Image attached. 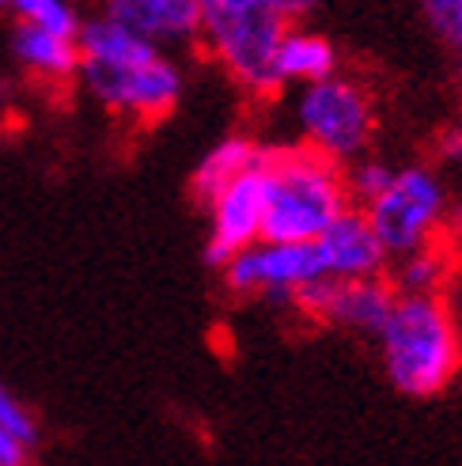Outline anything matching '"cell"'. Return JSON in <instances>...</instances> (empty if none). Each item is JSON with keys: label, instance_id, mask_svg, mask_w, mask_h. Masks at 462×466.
Masks as SVG:
<instances>
[{"label": "cell", "instance_id": "obj_1", "mask_svg": "<svg viewBox=\"0 0 462 466\" xmlns=\"http://www.w3.org/2000/svg\"><path fill=\"white\" fill-rule=\"evenodd\" d=\"M80 84L103 110L152 126L178 106L186 76L167 46L99 15L80 27Z\"/></svg>", "mask_w": 462, "mask_h": 466}, {"label": "cell", "instance_id": "obj_2", "mask_svg": "<svg viewBox=\"0 0 462 466\" xmlns=\"http://www.w3.org/2000/svg\"><path fill=\"white\" fill-rule=\"evenodd\" d=\"M387 383L406 399H436L462 371V338L447 292H395L376 330Z\"/></svg>", "mask_w": 462, "mask_h": 466}, {"label": "cell", "instance_id": "obj_3", "mask_svg": "<svg viewBox=\"0 0 462 466\" xmlns=\"http://www.w3.org/2000/svg\"><path fill=\"white\" fill-rule=\"evenodd\" d=\"M266 239L315 243L341 213L353 208L349 171L307 145L266 148Z\"/></svg>", "mask_w": 462, "mask_h": 466}, {"label": "cell", "instance_id": "obj_4", "mask_svg": "<svg viewBox=\"0 0 462 466\" xmlns=\"http://www.w3.org/2000/svg\"><path fill=\"white\" fill-rule=\"evenodd\" d=\"M357 208L376 228L390 258H398L406 250L447 239V228L455 217V190L447 175L440 171V163L409 159V163H390L383 186Z\"/></svg>", "mask_w": 462, "mask_h": 466}, {"label": "cell", "instance_id": "obj_5", "mask_svg": "<svg viewBox=\"0 0 462 466\" xmlns=\"http://www.w3.org/2000/svg\"><path fill=\"white\" fill-rule=\"evenodd\" d=\"M285 31L288 19L269 0H201V46L254 99L281 91L276 46Z\"/></svg>", "mask_w": 462, "mask_h": 466}, {"label": "cell", "instance_id": "obj_6", "mask_svg": "<svg viewBox=\"0 0 462 466\" xmlns=\"http://www.w3.org/2000/svg\"><path fill=\"white\" fill-rule=\"evenodd\" d=\"M292 91V129L299 145L337 159L341 167L372 152L379 137V103L376 91L360 76L337 68V73Z\"/></svg>", "mask_w": 462, "mask_h": 466}, {"label": "cell", "instance_id": "obj_7", "mask_svg": "<svg viewBox=\"0 0 462 466\" xmlns=\"http://www.w3.org/2000/svg\"><path fill=\"white\" fill-rule=\"evenodd\" d=\"M220 273L231 296L269 299V304H288V308H296V299L326 277L315 243L266 239V236L243 247L239 254H231L220 266Z\"/></svg>", "mask_w": 462, "mask_h": 466}, {"label": "cell", "instance_id": "obj_8", "mask_svg": "<svg viewBox=\"0 0 462 466\" xmlns=\"http://www.w3.org/2000/svg\"><path fill=\"white\" fill-rule=\"evenodd\" d=\"M395 304V285L383 277H322L304 296L296 299V311L307 319L334 326L345 334H367L376 338L379 322Z\"/></svg>", "mask_w": 462, "mask_h": 466}, {"label": "cell", "instance_id": "obj_9", "mask_svg": "<svg viewBox=\"0 0 462 466\" xmlns=\"http://www.w3.org/2000/svg\"><path fill=\"white\" fill-rule=\"evenodd\" d=\"M205 258L216 269L239 254L243 247L258 243L266 231V178H262V163L250 167L246 175L224 182L216 194L205 198Z\"/></svg>", "mask_w": 462, "mask_h": 466}, {"label": "cell", "instance_id": "obj_10", "mask_svg": "<svg viewBox=\"0 0 462 466\" xmlns=\"http://www.w3.org/2000/svg\"><path fill=\"white\" fill-rule=\"evenodd\" d=\"M315 250L326 277H383L390 266L387 247L379 243L376 228L367 224V217L357 205L322 231L315 239Z\"/></svg>", "mask_w": 462, "mask_h": 466}, {"label": "cell", "instance_id": "obj_11", "mask_svg": "<svg viewBox=\"0 0 462 466\" xmlns=\"http://www.w3.org/2000/svg\"><path fill=\"white\" fill-rule=\"evenodd\" d=\"M103 15L167 50L201 42V0H103Z\"/></svg>", "mask_w": 462, "mask_h": 466}, {"label": "cell", "instance_id": "obj_12", "mask_svg": "<svg viewBox=\"0 0 462 466\" xmlns=\"http://www.w3.org/2000/svg\"><path fill=\"white\" fill-rule=\"evenodd\" d=\"M12 50L27 73L50 84H65L80 73V35H57V31L38 27V23L19 19Z\"/></svg>", "mask_w": 462, "mask_h": 466}, {"label": "cell", "instance_id": "obj_13", "mask_svg": "<svg viewBox=\"0 0 462 466\" xmlns=\"http://www.w3.org/2000/svg\"><path fill=\"white\" fill-rule=\"evenodd\" d=\"M341 68L337 46L311 27H299V23H288V31L276 46V80L285 87H304L311 80H322Z\"/></svg>", "mask_w": 462, "mask_h": 466}, {"label": "cell", "instance_id": "obj_14", "mask_svg": "<svg viewBox=\"0 0 462 466\" xmlns=\"http://www.w3.org/2000/svg\"><path fill=\"white\" fill-rule=\"evenodd\" d=\"M455 269H458V254L451 250L447 239H440L390 258L387 281L395 285V292H447Z\"/></svg>", "mask_w": 462, "mask_h": 466}, {"label": "cell", "instance_id": "obj_15", "mask_svg": "<svg viewBox=\"0 0 462 466\" xmlns=\"http://www.w3.org/2000/svg\"><path fill=\"white\" fill-rule=\"evenodd\" d=\"M262 159H266V148L254 141V137H246V133L224 137L220 145H213L209 152L201 156L197 171H194V194L205 201L209 194H216L224 182L246 175L250 167H258Z\"/></svg>", "mask_w": 462, "mask_h": 466}, {"label": "cell", "instance_id": "obj_16", "mask_svg": "<svg viewBox=\"0 0 462 466\" xmlns=\"http://www.w3.org/2000/svg\"><path fill=\"white\" fill-rule=\"evenodd\" d=\"M8 8L27 19V23H38L45 31H57V35H80V15L68 0H8Z\"/></svg>", "mask_w": 462, "mask_h": 466}, {"label": "cell", "instance_id": "obj_17", "mask_svg": "<svg viewBox=\"0 0 462 466\" xmlns=\"http://www.w3.org/2000/svg\"><path fill=\"white\" fill-rule=\"evenodd\" d=\"M0 425H5L15 440H23L27 448H35V444H38V425H35L31 410L23 406L5 383H0Z\"/></svg>", "mask_w": 462, "mask_h": 466}, {"label": "cell", "instance_id": "obj_18", "mask_svg": "<svg viewBox=\"0 0 462 466\" xmlns=\"http://www.w3.org/2000/svg\"><path fill=\"white\" fill-rule=\"evenodd\" d=\"M436 163L447 175L451 190H462V114L436 137Z\"/></svg>", "mask_w": 462, "mask_h": 466}, {"label": "cell", "instance_id": "obj_19", "mask_svg": "<svg viewBox=\"0 0 462 466\" xmlns=\"http://www.w3.org/2000/svg\"><path fill=\"white\" fill-rule=\"evenodd\" d=\"M417 5L436 35L447 38L451 46L462 42V0H417Z\"/></svg>", "mask_w": 462, "mask_h": 466}, {"label": "cell", "instance_id": "obj_20", "mask_svg": "<svg viewBox=\"0 0 462 466\" xmlns=\"http://www.w3.org/2000/svg\"><path fill=\"white\" fill-rule=\"evenodd\" d=\"M27 444L23 440H15L5 425H0V466H19V462H27Z\"/></svg>", "mask_w": 462, "mask_h": 466}, {"label": "cell", "instance_id": "obj_21", "mask_svg": "<svg viewBox=\"0 0 462 466\" xmlns=\"http://www.w3.org/2000/svg\"><path fill=\"white\" fill-rule=\"evenodd\" d=\"M269 5L281 12L288 23H299V19H307V15H315L318 8H322V0H269Z\"/></svg>", "mask_w": 462, "mask_h": 466}, {"label": "cell", "instance_id": "obj_22", "mask_svg": "<svg viewBox=\"0 0 462 466\" xmlns=\"http://www.w3.org/2000/svg\"><path fill=\"white\" fill-rule=\"evenodd\" d=\"M447 304H451V311H455L458 338H462V262H458V269H455V277H451V285H447Z\"/></svg>", "mask_w": 462, "mask_h": 466}, {"label": "cell", "instance_id": "obj_23", "mask_svg": "<svg viewBox=\"0 0 462 466\" xmlns=\"http://www.w3.org/2000/svg\"><path fill=\"white\" fill-rule=\"evenodd\" d=\"M447 243H451V250L458 254V262H462V208H455V217H451V228H447Z\"/></svg>", "mask_w": 462, "mask_h": 466}, {"label": "cell", "instance_id": "obj_24", "mask_svg": "<svg viewBox=\"0 0 462 466\" xmlns=\"http://www.w3.org/2000/svg\"><path fill=\"white\" fill-rule=\"evenodd\" d=\"M451 50H455V80H458V87H462V42H455Z\"/></svg>", "mask_w": 462, "mask_h": 466}, {"label": "cell", "instance_id": "obj_25", "mask_svg": "<svg viewBox=\"0 0 462 466\" xmlns=\"http://www.w3.org/2000/svg\"><path fill=\"white\" fill-rule=\"evenodd\" d=\"M5 5H8V0H0V8H5Z\"/></svg>", "mask_w": 462, "mask_h": 466}]
</instances>
